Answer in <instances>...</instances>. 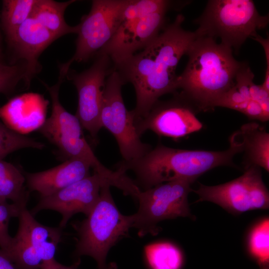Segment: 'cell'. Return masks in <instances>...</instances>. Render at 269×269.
I'll use <instances>...</instances> for the list:
<instances>
[{
    "mask_svg": "<svg viewBox=\"0 0 269 269\" xmlns=\"http://www.w3.org/2000/svg\"><path fill=\"white\" fill-rule=\"evenodd\" d=\"M36 0H4L1 23L6 37L30 17Z\"/></svg>",
    "mask_w": 269,
    "mask_h": 269,
    "instance_id": "obj_24",
    "label": "cell"
},
{
    "mask_svg": "<svg viewBox=\"0 0 269 269\" xmlns=\"http://www.w3.org/2000/svg\"><path fill=\"white\" fill-rule=\"evenodd\" d=\"M260 269H269V265L261 267Z\"/></svg>",
    "mask_w": 269,
    "mask_h": 269,
    "instance_id": "obj_33",
    "label": "cell"
},
{
    "mask_svg": "<svg viewBox=\"0 0 269 269\" xmlns=\"http://www.w3.org/2000/svg\"><path fill=\"white\" fill-rule=\"evenodd\" d=\"M269 21V15H261L253 0H210L195 20L198 27L194 32L198 36L219 38L222 44L238 50Z\"/></svg>",
    "mask_w": 269,
    "mask_h": 269,
    "instance_id": "obj_4",
    "label": "cell"
},
{
    "mask_svg": "<svg viewBox=\"0 0 269 269\" xmlns=\"http://www.w3.org/2000/svg\"><path fill=\"white\" fill-rule=\"evenodd\" d=\"M48 101L37 93L21 94L0 108V119L9 129L26 133L40 128L45 121Z\"/></svg>",
    "mask_w": 269,
    "mask_h": 269,
    "instance_id": "obj_16",
    "label": "cell"
},
{
    "mask_svg": "<svg viewBox=\"0 0 269 269\" xmlns=\"http://www.w3.org/2000/svg\"><path fill=\"white\" fill-rule=\"evenodd\" d=\"M184 20L178 14L142 50L114 66L125 84L131 83L134 88V123L145 117L161 96L178 89L177 66L197 36L183 28Z\"/></svg>",
    "mask_w": 269,
    "mask_h": 269,
    "instance_id": "obj_1",
    "label": "cell"
},
{
    "mask_svg": "<svg viewBox=\"0 0 269 269\" xmlns=\"http://www.w3.org/2000/svg\"><path fill=\"white\" fill-rule=\"evenodd\" d=\"M0 269H16L12 262L0 250Z\"/></svg>",
    "mask_w": 269,
    "mask_h": 269,
    "instance_id": "obj_31",
    "label": "cell"
},
{
    "mask_svg": "<svg viewBox=\"0 0 269 269\" xmlns=\"http://www.w3.org/2000/svg\"><path fill=\"white\" fill-rule=\"evenodd\" d=\"M26 72L23 63L12 65L0 61V93L9 94L14 90L21 80H23Z\"/></svg>",
    "mask_w": 269,
    "mask_h": 269,
    "instance_id": "obj_28",
    "label": "cell"
},
{
    "mask_svg": "<svg viewBox=\"0 0 269 269\" xmlns=\"http://www.w3.org/2000/svg\"><path fill=\"white\" fill-rule=\"evenodd\" d=\"M16 58L26 67L24 82L29 87L40 70L38 59L43 51L57 38L35 19L30 17L7 37Z\"/></svg>",
    "mask_w": 269,
    "mask_h": 269,
    "instance_id": "obj_15",
    "label": "cell"
},
{
    "mask_svg": "<svg viewBox=\"0 0 269 269\" xmlns=\"http://www.w3.org/2000/svg\"><path fill=\"white\" fill-rule=\"evenodd\" d=\"M193 191L199 196L197 202H211L234 215L269 207V193L261 168L255 165L246 167L241 176L231 181L215 186L200 184Z\"/></svg>",
    "mask_w": 269,
    "mask_h": 269,
    "instance_id": "obj_10",
    "label": "cell"
},
{
    "mask_svg": "<svg viewBox=\"0 0 269 269\" xmlns=\"http://www.w3.org/2000/svg\"><path fill=\"white\" fill-rule=\"evenodd\" d=\"M101 187L100 196L87 218L75 226L78 240L74 255L93 258L98 269H108L106 258L111 248L129 235L132 228V215L122 214L112 196L110 187Z\"/></svg>",
    "mask_w": 269,
    "mask_h": 269,
    "instance_id": "obj_5",
    "label": "cell"
},
{
    "mask_svg": "<svg viewBox=\"0 0 269 269\" xmlns=\"http://www.w3.org/2000/svg\"><path fill=\"white\" fill-rule=\"evenodd\" d=\"M23 174L12 164L0 159V198L26 206L29 198Z\"/></svg>",
    "mask_w": 269,
    "mask_h": 269,
    "instance_id": "obj_22",
    "label": "cell"
},
{
    "mask_svg": "<svg viewBox=\"0 0 269 269\" xmlns=\"http://www.w3.org/2000/svg\"><path fill=\"white\" fill-rule=\"evenodd\" d=\"M173 3L166 0H130L123 12L121 22L140 18L156 12H167L175 6Z\"/></svg>",
    "mask_w": 269,
    "mask_h": 269,
    "instance_id": "obj_26",
    "label": "cell"
},
{
    "mask_svg": "<svg viewBox=\"0 0 269 269\" xmlns=\"http://www.w3.org/2000/svg\"><path fill=\"white\" fill-rule=\"evenodd\" d=\"M143 254L148 269H182L184 264L182 251L170 242L148 244L144 247Z\"/></svg>",
    "mask_w": 269,
    "mask_h": 269,
    "instance_id": "obj_21",
    "label": "cell"
},
{
    "mask_svg": "<svg viewBox=\"0 0 269 269\" xmlns=\"http://www.w3.org/2000/svg\"><path fill=\"white\" fill-rule=\"evenodd\" d=\"M247 248L250 257L260 267L269 263V219L264 218L254 224L249 232Z\"/></svg>",
    "mask_w": 269,
    "mask_h": 269,
    "instance_id": "obj_23",
    "label": "cell"
},
{
    "mask_svg": "<svg viewBox=\"0 0 269 269\" xmlns=\"http://www.w3.org/2000/svg\"><path fill=\"white\" fill-rule=\"evenodd\" d=\"M129 0H92L89 12L78 24L75 53L59 66L60 72L67 74L74 62L87 61L107 44L119 27Z\"/></svg>",
    "mask_w": 269,
    "mask_h": 269,
    "instance_id": "obj_9",
    "label": "cell"
},
{
    "mask_svg": "<svg viewBox=\"0 0 269 269\" xmlns=\"http://www.w3.org/2000/svg\"><path fill=\"white\" fill-rule=\"evenodd\" d=\"M254 40L259 42L263 46L266 58V70L265 72V79L261 85L264 88L269 92V38H264L259 34H257L253 38Z\"/></svg>",
    "mask_w": 269,
    "mask_h": 269,
    "instance_id": "obj_30",
    "label": "cell"
},
{
    "mask_svg": "<svg viewBox=\"0 0 269 269\" xmlns=\"http://www.w3.org/2000/svg\"><path fill=\"white\" fill-rule=\"evenodd\" d=\"M125 84L115 69L106 80L100 114L102 127L115 137L123 157L122 162L129 163L138 159L151 148L143 142L137 133L132 111L126 108L122 95Z\"/></svg>",
    "mask_w": 269,
    "mask_h": 269,
    "instance_id": "obj_8",
    "label": "cell"
},
{
    "mask_svg": "<svg viewBox=\"0 0 269 269\" xmlns=\"http://www.w3.org/2000/svg\"><path fill=\"white\" fill-rule=\"evenodd\" d=\"M0 61H1V51L0 47Z\"/></svg>",
    "mask_w": 269,
    "mask_h": 269,
    "instance_id": "obj_34",
    "label": "cell"
},
{
    "mask_svg": "<svg viewBox=\"0 0 269 269\" xmlns=\"http://www.w3.org/2000/svg\"><path fill=\"white\" fill-rule=\"evenodd\" d=\"M106 184L113 186L111 180L94 172L52 195L40 197L29 212L33 216L43 210L59 212L62 216L59 227L63 229L76 213L86 216L90 213L99 199L101 187Z\"/></svg>",
    "mask_w": 269,
    "mask_h": 269,
    "instance_id": "obj_13",
    "label": "cell"
},
{
    "mask_svg": "<svg viewBox=\"0 0 269 269\" xmlns=\"http://www.w3.org/2000/svg\"><path fill=\"white\" fill-rule=\"evenodd\" d=\"M229 140V148L222 151L181 149L158 144L135 161L120 162L117 168L133 171L136 176L135 183L143 190L175 180L194 182L215 167L235 166L233 158L243 152L242 144L234 134Z\"/></svg>",
    "mask_w": 269,
    "mask_h": 269,
    "instance_id": "obj_3",
    "label": "cell"
},
{
    "mask_svg": "<svg viewBox=\"0 0 269 269\" xmlns=\"http://www.w3.org/2000/svg\"><path fill=\"white\" fill-rule=\"evenodd\" d=\"M167 12L123 21L111 40L98 52L107 55L114 66L146 47L165 27Z\"/></svg>",
    "mask_w": 269,
    "mask_h": 269,
    "instance_id": "obj_14",
    "label": "cell"
},
{
    "mask_svg": "<svg viewBox=\"0 0 269 269\" xmlns=\"http://www.w3.org/2000/svg\"><path fill=\"white\" fill-rule=\"evenodd\" d=\"M249 92L251 100L258 103L264 112L269 115V92L253 81L249 85Z\"/></svg>",
    "mask_w": 269,
    "mask_h": 269,
    "instance_id": "obj_29",
    "label": "cell"
},
{
    "mask_svg": "<svg viewBox=\"0 0 269 269\" xmlns=\"http://www.w3.org/2000/svg\"><path fill=\"white\" fill-rule=\"evenodd\" d=\"M197 109L177 91L166 101L158 100L147 115L134 123L139 136L150 130L159 136L179 139L198 132L203 124Z\"/></svg>",
    "mask_w": 269,
    "mask_h": 269,
    "instance_id": "obj_12",
    "label": "cell"
},
{
    "mask_svg": "<svg viewBox=\"0 0 269 269\" xmlns=\"http://www.w3.org/2000/svg\"><path fill=\"white\" fill-rule=\"evenodd\" d=\"M65 79L59 75L55 85L49 87L44 84L51 99L52 112L39 128V131L68 158L82 159L90 165L94 172L109 176L112 170L104 166L94 154L84 137L79 119L76 115L67 111L60 103L59 91Z\"/></svg>",
    "mask_w": 269,
    "mask_h": 269,
    "instance_id": "obj_7",
    "label": "cell"
},
{
    "mask_svg": "<svg viewBox=\"0 0 269 269\" xmlns=\"http://www.w3.org/2000/svg\"><path fill=\"white\" fill-rule=\"evenodd\" d=\"M26 208L19 204H9L7 200L0 198V250L8 257L14 244V238L8 234L9 221L13 217H18L21 211Z\"/></svg>",
    "mask_w": 269,
    "mask_h": 269,
    "instance_id": "obj_27",
    "label": "cell"
},
{
    "mask_svg": "<svg viewBox=\"0 0 269 269\" xmlns=\"http://www.w3.org/2000/svg\"><path fill=\"white\" fill-rule=\"evenodd\" d=\"M245 154L246 167L255 165L269 171V134L257 123H249L237 131Z\"/></svg>",
    "mask_w": 269,
    "mask_h": 269,
    "instance_id": "obj_19",
    "label": "cell"
},
{
    "mask_svg": "<svg viewBox=\"0 0 269 269\" xmlns=\"http://www.w3.org/2000/svg\"><path fill=\"white\" fill-rule=\"evenodd\" d=\"M95 60L88 69L77 73L68 71L66 78L75 86L78 96L76 117L82 128L94 140L102 128L100 114L106 78L114 70L113 63L106 54L98 52Z\"/></svg>",
    "mask_w": 269,
    "mask_h": 269,
    "instance_id": "obj_11",
    "label": "cell"
},
{
    "mask_svg": "<svg viewBox=\"0 0 269 269\" xmlns=\"http://www.w3.org/2000/svg\"><path fill=\"white\" fill-rule=\"evenodd\" d=\"M79 262H77L74 265L70 267L63 266L58 263L55 266L49 269H77V267ZM108 269H118L117 265L116 263L112 262L109 263Z\"/></svg>",
    "mask_w": 269,
    "mask_h": 269,
    "instance_id": "obj_32",
    "label": "cell"
},
{
    "mask_svg": "<svg viewBox=\"0 0 269 269\" xmlns=\"http://www.w3.org/2000/svg\"><path fill=\"white\" fill-rule=\"evenodd\" d=\"M44 144L8 128L0 120V159L15 150L27 147L41 149Z\"/></svg>",
    "mask_w": 269,
    "mask_h": 269,
    "instance_id": "obj_25",
    "label": "cell"
},
{
    "mask_svg": "<svg viewBox=\"0 0 269 269\" xmlns=\"http://www.w3.org/2000/svg\"><path fill=\"white\" fill-rule=\"evenodd\" d=\"M193 183L175 180L140 190L135 198L138 210L132 215V227L137 230L138 235H157L159 231L157 224L164 220L192 218L188 196Z\"/></svg>",
    "mask_w": 269,
    "mask_h": 269,
    "instance_id": "obj_6",
    "label": "cell"
},
{
    "mask_svg": "<svg viewBox=\"0 0 269 269\" xmlns=\"http://www.w3.org/2000/svg\"><path fill=\"white\" fill-rule=\"evenodd\" d=\"M186 55L187 63L178 77L179 93L199 112L211 110L235 85L244 62L235 59L232 48L205 36H197Z\"/></svg>",
    "mask_w": 269,
    "mask_h": 269,
    "instance_id": "obj_2",
    "label": "cell"
},
{
    "mask_svg": "<svg viewBox=\"0 0 269 269\" xmlns=\"http://www.w3.org/2000/svg\"><path fill=\"white\" fill-rule=\"evenodd\" d=\"M76 0L59 2L52 0H36L30 17L35 19L57 38L71 33L77 34L79 25L71 26L64 18L67 7Z\"/></svg>",
    "mask_w": 269,
    "mask_h": 269,
    "instance_id": "obj_20",
    "label": "cell"
},
{
    "mask_svg": "<svg viewBox=\"0 0 269 269\" xmlns=\"http://www.w3.org/2000/svg\"><path fill=\"white\" fill-rule=\"evenodd\" d=\"M90 165L76 158H68L49 169L35 173H25L30 191L37 192L40 197L52 195L90 174Z\"/></svg>",
    "mask_w": 269,
    "mask_h": 269,
    "instance_id": "obj_17",
    "label": "cell"
},
{
    "mask_svg": "<svg viewBox=\"0 0 269 269\" xmlns=\"http://www.w3.org/2000/svg\"><path fill=\"white\" fill-rule=\"evenodd\" d=\"M18 217L19 226L17 233L25 238L34 248L43 261L44 269L55 266L58 262L55 256L61 241L62 229L40 224L26 208L21 211Z\"/></svg>",
    "mask_w": 269,
    "mask_h": 269,
    "instance_id": "obj_18",
    "label": "cell"
}]
</instances>
